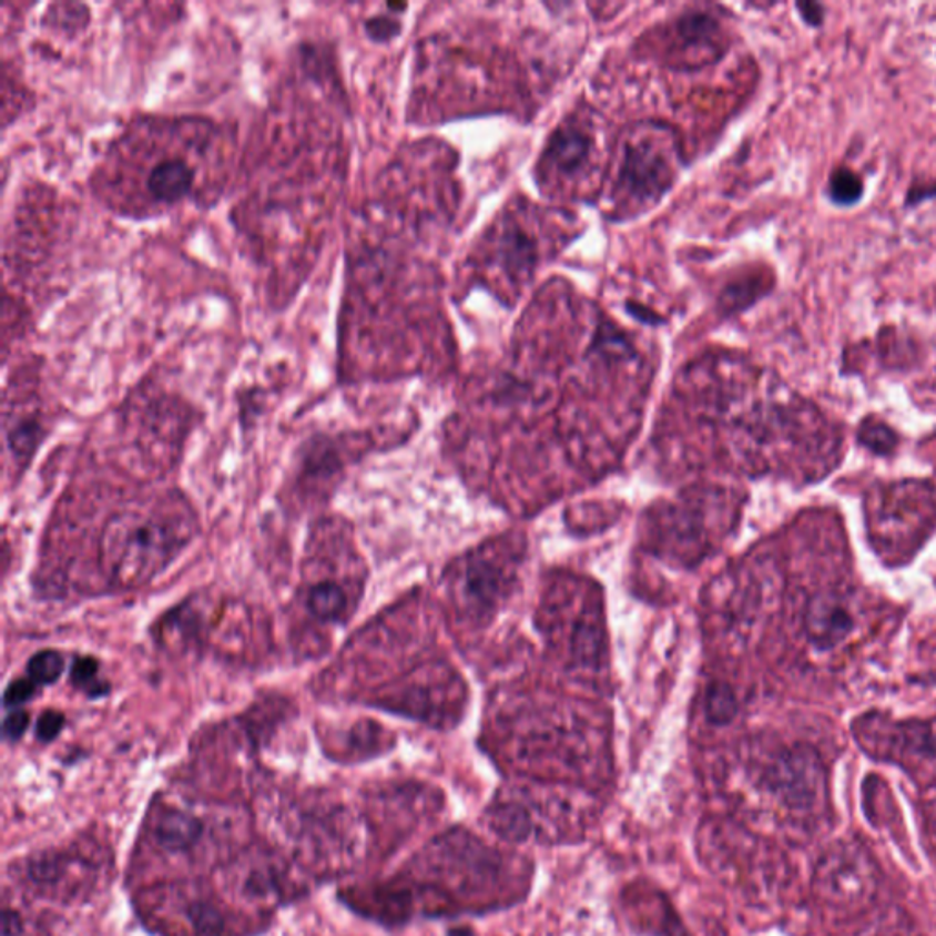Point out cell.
Returning <instances> with one entry per match:
<instances>
[{"label":"cell","mask_w":936,"mask_h":936,"mask_svg":"<svg viewBox=\"0 0 936 936\" xmlns=\"http://www.w3.org/2000/svg\"><path fill=\"white\" fill-rule=\"evenodd\" d=\"M490 827L510 842H521L532 833L531 816L520 805H501L490 814Z\"/></svg>","instance_id":"16"},{"label":"cell","mask_w":936,"mask_h":936,"mask_svg":"<svg viewBox=\"0 0 936 936\" xmlns=\"http://www.w3.org/2000/svg\"><path fill=\"white\" fill-rule=\"evenodd\" d=\"M670 163L667 152L655 140H640L628 146L622 183L639 199H653L668 187Z\"/></svg>","instance_id":"9"},{"label":"cell","mask_w":936,"mask_h":936,"mask_svg":"<svg viewBox=\"0 0 936 936\" xmlns=\"http://www.w3.org/2000/svg\"><path fill=\"white\" fill-rule=\"evenodd\" d=\"M37 690H39V684H35L30 676L11 681L4 692L6 710H19V708L24 706L28 701L35 698Z\"/></svg>","instance_id":"21"},{"label":"cell","mask_w":936,"mask_h":936,"mask_svg":"<svg viewBox=\"0 0 936 936\" xmlns=\"http://www.w3.org/2000/svg\"><path fill=\"white\" fill-rule=\"evenodd\" d=\"M766 781L786 805L806 808L820 800L825 786V770L814 750L800 746L775 760Z\"/></svg>","instance_id":"5"},{"label":"cell","mask_w":936,"mask_h":936,"mask_svg":"<svg viewBox=\"0 0 936 936\" xmlns=\"http://www.w3.org/2000/svg\"><path fill=\"white\" fill-rule=\"evenodd\" d=\"M163 902L177 907V916L187 924L191 936H245L251 922L234 915L213 893L194 889L163 891Z\"/></svg>","instance_id":"6"},{"label":"cell","mask_w":936,"mask_h":936,"mask_svg":"<svg viewBox=\"0 0 936 936\" xmlns=\"http://www.w3.org/2000/svg\"><path fill=\"white\" fill-rule=\"evenodd\" d=\"M377 726L372 723H357L354 729L349 730L348 750L352 755H360V757H368L372 752H377Z\"/></svg>","instance_id":"20"},{"label":"cell","mask_w":936,"mask_h":936,"mask_svg":"<svg viewBox=\"0 0 936 936\" xmlns=\"http://www.w3.org/2000/svg\"><path fill=\"white\" fill-rule=\"evenodd\" d=\"M862 441L867 447L873 448L874 452L885 454L895 447L896 439L895 434L891 433L889 428L878 423V425H873V427L864 428Z\"/></svg>","instance_id":"25"},{"label":"cell","mask_w":936,"mask_h":936,"mask_svg":"<svg viewBox=\"0 0 936 936\" xmlns=\"http://www.w3.org/2000/svg\"><path fill=\"white\" fill-rule=\"evenodd\" d=\"M64 724H67L64 713L58 712V710H47L37 719L35 737L41 743H52L63 732Z\"/></svg>","instance_id":"24"},{"label":"cell","mask_w":936,"mask_h":936,"mask_svg":"<svg viewBox=\"0 0 936 936\" xmlns=\"http://www.w3.org/2000/svg\"><path fill=\"white\" fill-rule=\"evenodd\" d=\"M340 450L335 448V439L318 436L307 442L301 461V484L313 492H326L329 484L337 481L343 474Z\"/></svg>","instance_id":"11"},{"label":"cell","mask_w":936,"mask_h":936,"mask_svg":"<svg viewBox=\"0 0 936 936\" xmlns=\"http://www.w3.org/2000/svg\"><path fill=\"white\" fill-rule=\"evenodd\" d=\"M876 887V867L864 848L842 843L817 864L816 889L823 901L836 907L865 904Z\"/></svg>","instance_id":"3"},{"label":"cell","mask_w":936,"mask_h":936,"mask_svg":"<svg viewBox=\"0 0 936 936\" xmlns=\"http://www.w3.org/2000/svg\"><path fill=\"white\" fill-rule=\"evenodd\" d=\"M853 631V619L834 594H817L806 613V633L822 650L840 644Z\"/></svg>","instance_id":"10"},{"label":"cell","mask_w":936,"mask_h":936,"mask_svg":"<svg viewBox=\"0 0 936 936\" xmlns=\"http://www.w3.org/2000/svg\"><path fill=\"white\" fill-rule=\"evenodd\" d=\"M589 154V140L580 131H563L555 134L549 145V160L560 171H574L586 162Z\"/></svg>","instance_id":"14"},{"label":"cell","mask_w":936,"mask_h":936,"mask_svg":"<svg viewBox=\"0 0 936 936\" xmlns=\"http://www.w3.org/2000/svg\"><path fill=\"white\" fill-rule=\"evenodd\" d=\"M70 684L90 699L106 698L110 693V684L101 679L100 661L95 657H78L73 661Z\"/></svg>","instance_id":"17"},{"label":"cell","mask_w":936,"mask_h":936,"mask_svg":"<svg viewBox=\"0 0 936 936\" xmlns=\"http://www.w3.org/2000/svg\"><path fill=\"white\" fill-rule=\"evenodd\" d=\"M344 808H302L293 823V834L298 843L302 856L313 859L337 862L354 858L359 843L357 827ZM292 834V836H293Z\"/></svg>","instance_id":"4"},{"label":"cell","mask_w":936,"mask_h":936,"mask_svg":"<svg viewBox=\"0 0 936 936\" xmlns=\"http://www.w3.org/2000/svg\"><path fill=\"white\" fill-rule=\"evenodd\" d=\"M735 708H737V704H735L734 695H732L729 688H718L710 695L708 710H710V718L713 721H718V723H726V721L734 718Z\"/></svg>","instance_id":"23"},{"label":"cell","mask_w":936,"mask_h":936,"mask_svg":"<svg viewBox=\"0 0 936 936\" xmlns=\"http://www.w3.org/2000/svg\"><path fill=\"white\" fill-rule=\"evenodd\" d=\"M8 447L17 461H28L32 459L37 448L41 445L42 437H44V428L41 421L33 416L19 417L13 421L8 433Z\"/></svg>","instance_id":"15"},{"label":"cell","mask_w":936,"mask_h":936,"mask_svg":"<svg viewBox=\"0 0 936 936\" xmlns=\"http://www.w3.org/2000/svg\"><path fill=\"white\" fill-rule=\"evenodd\" d=\"M22 932H24L22 916L17 910L6 907L2 910V936H21Z\"/></svg>","instance_id":"27"},{"label":"cell","mask_w":936,"mask_h":936,"mask_svg":"<svg viewBox=\"0 0 936 936\" xmlns=\"http://www.w3.org/2000/svg\"><path fill=\"white\" fill-rule=\"evenodd\" d=\"M81 862L78 856L64 851H47L32 856L27 864V876L37 889L44 893H59L72 876L73 867Z\"/></svg>","instance_id":"13"},{"label":"cell","mask_w":936,"mask_h":936,"mask_svg":"<svg viewBox=\"0 0 936 936\" xmlns=\"http://www.w3.org/2000/svg\"><path fill=\"white\" fill-rule=\"evenodd\" d=\"M231 878H236L240 895L262 905L292 901L302 891L297 879H293L292 867L275 856L244 859L236 864Z\"/></svg>","instance_id":"7"},{"label":"cell","mask_w":936,"mask_h":936,"mask_svg":"<svg viewBox=\"0 0 936 936\" xmlns=\"http://www.w3.org/2000/svg\"><path fill=\"white\" fill-rule=\"evenodd\" d=\"M828 191H831V199L840 205H853L862 199L864 183L856 172L848 171V169H837L831 177Z\"/></svg>","instance_id":"19"},{"label":"cell","mask_w":936,"mask_h":936,"mask_svg":"<svg viewBox=\"0 0 936 936\" xmlns=\"http://www.w3.org/2000/svg\"><path fill=\"white\" fill-rule=\"evenodd\" d=\"M64 657L55 650H41L30 657L27 673L39 686H52L63 675Z\"/></svg>","instance_id":"18"},{"label":"cell","mask_w":936,"mask_h":936,"mask_svg":"<svg viewBox=\"0 0 936 936\" xmlns=\"http://www.w3.org/2000/svg\"><path fill=\"white\" fill-rule=\"evenodd\" d=\"M203 120H183L182 134L176 143H172L169 134L163 140V146H152L149 152H135L132 174V213H160L165 208L176 207L180 203L191 202L196 194L203 191L202 185V156L203 151H196L194 146L202 145L205 141L213 140L216 134V126L213 123H205L200 134L191 141ZM174 132V125H172Z\"/></svg>","instance_id":"2"},{"label":"cell","mask_w":936,"mask_h":936,"mask_svg":"<svg viewBox=\"0 0 936 936\" xmlns=\"http://www.w3.org/2000/svg\"><path fill=\"white\" fill-rule=\"evenodd\" d=\"M196 535V516L177 495L134 505L106 523L101 536V566L123 589L151 583L171 566Z\"/></svg>","instance_id":"1"},{"label":"cell","mask_w":936,"mask_h":936,"mask_svg":"<svg viewBox=\"0 0 936 936\" xmlns=\"http://www.w3.org/2000/svg\"><path fill=\"white\" fill-rule=\"evenodd\" d=\"M306 609L312 619L324 624H344L352 613V599L343 582L318 580L306 591Z\"/></svg>","instance_id":"12"},{"label":"cell","mask_w":936,"mask_h":936,"mask_svg":"<svg viewBox=\"0 0 936 936\" xmlns=\"http://www.w3.org/2000/svg\"><path fill=\"white\" fill-rule=\"evenodd\" d=\"M149 836L163 853L189 856L202 847L207 836V825L187 808L162 805L149 822Z\"/></svg>","instance_id":"8"},{"label":"cell","mask_w":936,"mask_h":936,"mask_svg":"<svg viewBox=\"0 0 936 936\" xmlns=\"http://www.w3.org/2000/svg\"><path fill=\"white\" fill-rule=\"evenodd\" d=\"M28 726H30V713L27 710H10L6 715L4 724H2V734L8 741H19L22 735L27 734Z\"/></svg>","instance_id":"26"},{"label":"cell","mask_w":936,"mask_h":936,"mask_svg":"<svg viewBox=\"0 0 936 936\" xmlns=\"http://www.w3.org/2000/svg\"><path fill=\"white\" fill-rule=\"evenodd\" d=\"M366 35L375 42L391 41L397 33L401 32V22L397 21L394 13L388 16L369 17L365 22Z\"/></svg>","instance_id":"22"}]
</instances>
